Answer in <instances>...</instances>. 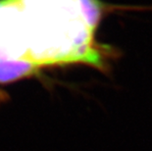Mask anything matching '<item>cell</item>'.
I'll list each match as a JSON object with an SVG mask.
<instances>
[{
    "instance_id": "1",
    "label": "cell",
    "mask_w": 152,
    "mask_h": 151,
    "mask_svg": "<svg viewBox=\"0 0 152 151\" xmlns=\"http://www.w3.org/2000/svg\"><path fill=\"white\" fill-rule=\"evenodd\" d=\"M40 64L30 59L0 57V85L17 82L34 75Z\"/></svg>"
},
{
    "instance_id": "2",
    "label": "cell",
    "mask_w": 152,
    "mask_h": 151,
    "mask_svg": "<svg viewBox=\"0 0 152 151\" xmlns=\"http://www.w3.org/2000/svg\"><path fill=\"white\" fill-rule=\"evenodd\" d=\"M82 14L83 23L93 33L101 21L104 5L99 0H76Z\"/></svg>"
},
{
    "instance_id": "3",
    "label": "cell",
    "mask_w": 152,
    "mask_h": 151,
    "mask_svg": "<svg viewBox=\"0 0 152 151\" xmlns=\"http://www.w3.org/2000/svg\"><path fill=\"white\" fill-rule=\"evenodd\" d=\"M25 0H5V5L7 7H9V6H19Z\"/></svg>"
}]
</instances>
